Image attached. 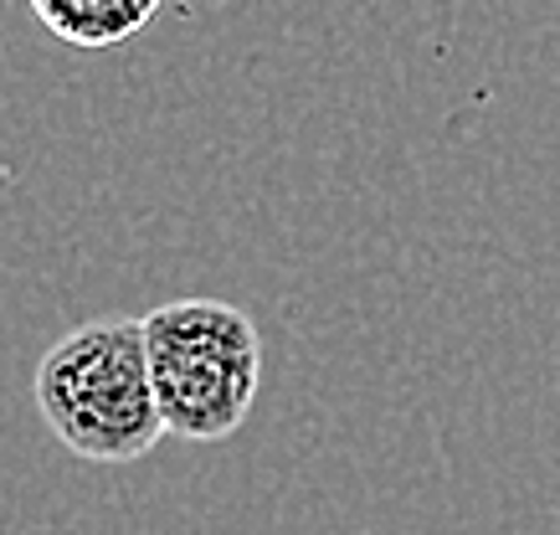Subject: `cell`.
<instances>
[{
	"label": "cell",
	"mask_w": 560,
	"mask_h": 535,
	"mask_svg": "<svg viewBox=\"0 0 560 535\" xmlns=\"http://www.w3.org/2000/svg\"><path fill=\"white\" fill-rule=\"evenodd\" d=\"M154 397L186 443H221L247 422L262 381V335L226 299H175L144 314Z\"/></svg>",
	"instance_id": "2"
},
{
	"label": "cell",
	"mask_w": 560,
	"mask_h": 535,
	"mask_svg": "<svg viewBox=\"0 0 560 535\" xmlns=\"http://www.w3.org/2000/svg\"><path fill=\"white\" fill-rule=\"evenodd\" d=\"M26 5L57 42L103 53V47H119V42L144 32L165 0H26Z\"/></svg>",
	"instance_id": "3"
},
{
	"label": "cell",
	"mask_w": 560,
	"mask_h": 535,
	"mask_svg": "<svg viewBox=\"0 0 560 535\" xmlns=\"http://www.w3.org/2000/svg\"><path fill=\"white\" fill-rule=\"evenodd\" d=\"M36 412L88 464H135L165 438L144 319H93L62 335L36 365Z\"/></svg>",
	"instance_id": "1"
}]
</instances>
